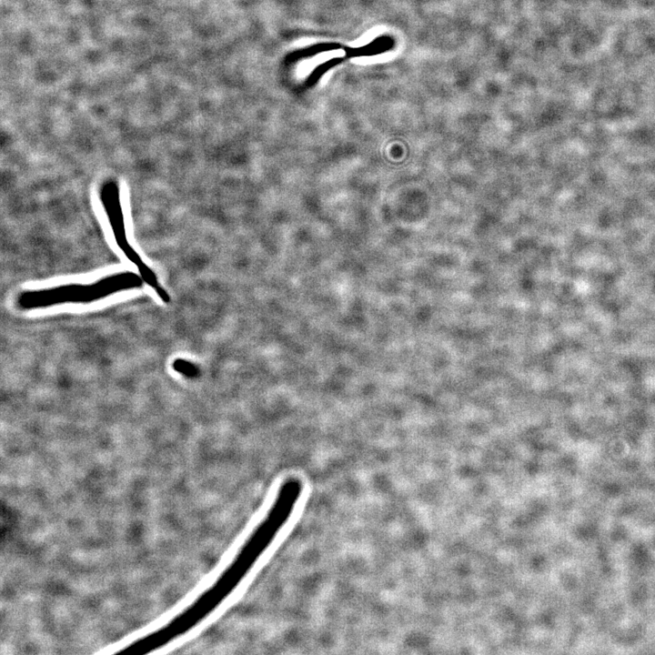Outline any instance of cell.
<instances>
[{"mask_svg": "<svg viewBox=\"0 0 655 655\" xmlns=\"http://www.w3.org/2000/svg\"><path fill=\"white\" fill-rule=\"evenodd\" d=\"M173 368L179 374L188 378H197L201 370L198 366L194 364L191 361L183 359V358H177L176 359L172 364Z\"/></svg>", "mask_w": 655, "mask_h": 655, "instance_id": "cell-4", "label": "cell"}, {"mask_svg": "<svg viewBox=\"0 0 655 655\" xmlns=\"http://www.w3.org/2000/svg\"><path fill=\"white\" fill-rule=\"evenodd\" d=\"M143 283L140 275L120 272L86 285L70 284L24 291L17 297V304L23 309H34L64 303H89L122 290L140 287Z\"/></svg>", "mask_w": 655, "mask_h": 655, "instance_id": "cell-2", "label": "cell"}, {"mask_svg": "<svg viewBox=\"0 0 655 655\" xmlns=\"http://www.w3.org/2000/svg\"><path fill=\"white\" fill-rule=\"evenodd\" d=\"M99 198L110 224L115 240L126 258L138 269L144 282L154 288L160 299L166 303L170 297L159 283L156 273L145 263L140 255L129 244L118 184L114 179L106 180L100 187Z\"/></svg>", "mask_w": 655, "mask_h": 655, "instance_id": "cell-3", "label": "cell"}, {"mask_svg": "<svg viewBox=\"0 0 655 655\" xmlns=\"http://www.w3.org/2000/svg\"><path fill=\"white\" fill-rule=\"evenodd\" d=\"M303 491L301 480L283 481L263 519L241 545L216 581L182 615L178 628L186 630L214 611L247 576L289 520Z\"/></svg>", "mask_w": 655, "mask_h": 655, "instance_id": "cell-1", "label": "cell"}]
</instances>
